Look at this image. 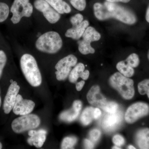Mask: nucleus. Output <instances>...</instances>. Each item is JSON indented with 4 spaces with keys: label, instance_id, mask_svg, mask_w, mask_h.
<instances>
[{
    "label": "nucleus",
    "instance_id": "1",
    "mask_svg": "<svg viewBox=\"0 0 149 149\" xmlns=\"http://www.w3.org/2000/svg\"><path fill=\"white\" fill-rule=\"evenodd\" d=\"M93 8L95 16L100 20L115 18L128 24H135L137 21L136 15L133 12L116 3L107 1L104 4L96 3Z\"/></svg>",
    "mask_w": 149,
    "mask_h": 149
},
{
    "label": "nucleus",
    "instance_id": "2",
    "mask_svg": "<svg viewBox=\"0 0 149 149\" xmlns=\"http://www.w3.org/2000/svg\"><path fill=\"white\" fill-rule=\"evenodd\" d=\"M20 66L24 77L32 86L38 87L42 82V77L37 61L29 54H24L20 59Z\"/></svg>",
    "mask_w": 149,
    "mask_h": 149
},
{
    "label": "nucleus",
    "instance_id": "3",
    "mask_svg": "<svg viewBox=\"0 0 149 149\" xmlns=\"http://www.w3.org/2000/svg\"><path fill=\"white\" fill-rule=\"evenodd\" d=\"M38 50L50 54L56 53L61 49L63 41L58 32L49 31L41 35L35 44Z\"/></svg>",
    "mask_w": 149,
    "mask_h": 149
},
{
    "label": "nucleus",
    "instance_id": "4",
    "mask_svg": "<svg viewBox=\"0 0 149 149\" xmlns=\"http://www.w3.org/2000/svg\"><path fill=\"white\" fill-rule=\"evenodd\" d=\"M109 83L125 100H130L134 97V82L129 77H125L120 72H116L109 79Z\"/></svg>",
    "mask_w": 149,
    "mask_h": 149
},
{
    "label": "nucleus",
    "instance_id": "5",
    "mask_svg": "<svg viewBox=\"0 0 149 149\" xmlns=\"http://www.w3.org/2000/svg\"><path fill=\"white\" fill-rule=\"evenodd\" d=\"M40 122L39 116L35 114H28L14 119L12 123L11 127L14 132L20 133L37 128Z\"/></svg>",
    "mask_w": 149,
    "mask_h": 149
},
{
    "label": "nucleus",
    "instance_id": "6",
    "mask_svg": "<svg viewBox=\"0 0 149 149\" xmlns=\"http://www.w3.org/2000/svg\"><path fill=\"white\" fill-rule=\"evenodd\" d=\"M12 13L11 21L18 23L23 17H30L33 12V7L29 0H14L10 8Z\"/></svg>",
    "mask_w": 149,
    "mask_h": 149
},
{
    "label": "nucleus",
    "instance_id": "7",
    "mask_svg": "<svg viewBox=\"0 0 149 149\" xmlns=\"http://www.w3.org/2000/svg\"><path fill=\"white\" fill-rule=\"evenodd\" d=\"M77 61L76 57L72 54L69 55L59 61L55 65L57 80L59 81L65 80L71 72L72 67L76 65Z\"/></svg>",
    "mask_w": 149,
    "mask_h": 149
},
{
    "label": "nucleus",
    "instance_id": "8",
    "mask_svg": "<svg viewBox=\"0 0 149 149\" xmlns=\"http://www.w3.org/2000/svg\"><path fill=\"white\" fill-rule=\"evenodd\" d=\"M149 113V106L145 103L139 102L131 105L126 111L125 119L128 123H133L137 120L148 115Z\"/></svg>",
    "mask_w": 149,
    "mask_h": 149
},
{
    "label": "nucleus",
    "instance_id": "9",
    "mask_svg": "<svg viewBox=\"0 0 149 149\" xmlns=\"http://www.w3.org/2000/svg\"><path fill=\"white\" fill-rule=\"evenodd\" d=\"M35 8L43 13L49 22L55 24L61 18L60 14L53 8L45 0H35L34 3Z\"/></svg>",
    "mask_w": 149,
    "mask_h": 149
},
{
    "label": "nucleus",
    "instance_id": "10",
    "mask_svg": "<svg viewBox=\"0 0 149 149\" xmlns=\"http://www.w3.org/2000/svg\"><path fill=\"white\" fill-rule=\"evenodd\" d=\"M19 89L20 87L15 81L12 82L10 85L3 105L4 111L6 114H8L13 109Z\"/></svg>",
    "mask_w": 149,
    "mask_h": 149
},
{
    "label": "nucleus",
    "instance_id": "11",
    "mask_svg": "<svg viewBox=\"0 0 149 149\" xmlns=\"http://www.w3.org/2000/svg\"><path fill=\"white\" fill-rule=\"evenodd\" d=\"M35 104L31 100H24L20 95H17L16 102L13 108V112L17 115L29 114L34 109Z\"/></svg>",
    "mask_w": 149,
    "mask_h": 149
},
{
    "label": "nucleus",
    "instance_id": "12",
    "mask_svg": "<svg viewBox=\"0 0 149 149\" xmlns=\"http://www.w3.org/2000/svg\"><path fill=\"white\" fill-rule=\"evenodd\" d=\"M118 110L114 113H109L104 116L102 121V126L104 130L110 132L116 129L122 120V113Z\"/></svg>",
    "mask_w": 149,
    "mask_h": 149
},
{
    "label": "nucleus",
    "instance_id": "13",
    "mask_svg": "<svg viewBox=\"0 0 149 149\" xmlns=\"http://www.w3.org/2000/svg\"><path fill=\"white\" fill-rule=\"evenodd\" d=\"M87 98L91 104L101 108L107 102V99L101 93L98 85H94L91 88L87 94Z\"/></svg>",
    "mask_w": 149,
    "mask_h": 149
},
{
    "label": "nucleus",
    "instance_id": "14",
    "mask_svg": "<svg viewBox=\"0 0 149 149\" xmlns=\"http://www.w3.org/2000/svg\"><path fill=\"white\" fill-rule=\"evenodd\" d=\"M82 107V102L80 100L74 101L72 108L61 113L59 116L60 119L66 122L74 121L78 117Z\"/></svg>",
    "mask_w": 149,
    "mask_h": 149
},
{
    "label": "nucleus",
    "instance_id": "15",
    "mask_svg": "<svg viewBox=\"0 0 149 149\" xmlns=\"http://www.w3.org/2000/svg\"><path fill=\"white\" fill-rule=\"evenodd\" d=\"M47 134V131L44 129L29 130L28 135L30 138L27 139V142L31 146L34 145L37 148H41L46 141Z\"/></svg>",
    "mask_w": 149,
    "mask_h": 149
},
{
    "label": "nucleus",
    "instance_id": "16",
    "mask_svg": "<svg viewBox=\"0 0 149 149\" xmlns=\"http://www.w3.org/2000/svg\"><path fill=\"white\" fill-rule=\"evenodd\" d=\"M89 25V22L88 20H84L78 25L68 29L65 32V36L73 40H79L82 37L85 29Z\"/></svg>",
    "mask_w": 149,
    "mask_h": 149
},
{
    "label": "nucleus",
    "instance_id": "17",
    "mask_svg": "<svg viewBox=\"0 0 149 149\" xmlns=\"http://www.w3.org/2000/svg\"><path fill=\"white\" fill-rule=\"evenodd\" d=\"M135 141L139 148L149 149V128H143L139 130L136 133Z\"/></svg>",
    "mask_w": 149,
    "mask_h": 149
},
{
    "label": "nucleus",
    "instance_id": "18",
    "mask_svg": "<svg viewBox=\"0 0 149 149\" xmlns=\"http://www.w3.org/2000/svg\"><path fill=\"white\" fill-rule=\"evenodd\" d=\"M57 12L60 14L69 13L71 9L69 5L63 0H45Z\"/></svg>",
    "mask_w": 149,
    "mask_h": 149
},
{
    "label": "nucleus",
    "instance_id": "19",
    "mask_svg": "<svg viewBox=\"0 0 149 149\" xmlns=\"http://www.w3.org/2000/svg\"><path fill=\"white\" fill-rule=\"evenodd\" d=\"M83 40L89 43L99 41L101 38V35L94 27H88L85 29L82 36Z\"/></svg>",
    "mask_w": 149,
    "mask_h": 149
},
{
    "label": "nucleus",
    "instance_id": "20",
    "mask_svg": "<svg viewBox=\"0 0 149 149\" xmlns=\"http://www.w3.org/2000/svg\"><path fill=\"white\" fill-rule=\"evenodd\" d=\"M85 66L83 63H78L75 65L69 74V80L71 83H76L80 74L85 70Z\"/></svg>",
    "mask_w": 149,
    "mask_h": 149
},
{
    "label": "nucleus",
    "instance_id": "21",
    "mask_svg": "<svg viewBox=\"0 0 149 149\" xmlns=\"http://www.w3.org/2000/svg\"><path fill=\"white\" fill-rule=\"evenodd\" d=\"M116 68L125 77H132L134 74L133 68L128 65L124 61L118 62L116 65Z\"/></svg>",
    "mask_w": 149,
    "mask_h": 149
},
{
    "label": "nucleus",
    "instance_id": "22",
    "mask_svg": "<svg viewBox=\"0 0 149 149\" xmlns=\"http://www.w3.org/2000/svg\"><path fill=\"white\" fill-rule=\"evenodd\" d=\"M94 110L93 107H88L84 110L80 116V121L83 125H88L92 122Z\"/></svg>",
    "mask_w": 149,
    "mask_h": 149
},
{
    "label": "nucleus",
    "instance_id": "23",
    "mask_svg": "<svg viewBox=\"0 0 149 149\" xmlns=\"http://www.w3.org/2000/svg\"><path fill=\"white\" fill-rule=\"evenodd\" d=\"M78 50L81 54L87 55L89 54H94L95 50L91 45V43L82 40L78 42Z\"/></svg>",
    "mask_w": 149,
    "mask_h": 149
},
{
    "label": "nucleus",
    "instance_id": "24",
    "mask_svg": "<svg viewBox=\"0 0 149 149\" xmlns=\"http://www.w3.org/2000/svg\"><path fill=\"white\" fill-rule=\"evenodd\" d=\"M77 138L73 136L67 137L63 140L61 145V148L63 149H72L77 143Z\"/></svg>",
    "mask_w": 149,
    "mask_h": 149
},
{
    "label": "nucleus",
    "instance_id": "25",
    "mask_svg": "<svg viewBox=\"0 0 149 149\" xmlns=\"http://www.w3.org/2000/svg\"><path fill=\"white\" fill-rule=\"evenodd\" d=\"M10 8L6 3L0 2V23L6 21L8 18Z\"/></svg>",
    "mask_w": 149,
    "mask_h": 149
},
{
    "label": "nucleus",
    "instance_id": "26",
    "mask_svg": "<svg viewBox=\"0 0 149 149\" xmlns=\"http://www.w3.org/2000/svg\"><path fill=\"white\" fill-rule=\"evenodd\" d=\"M125 62L128 65L133 68L139 66L140 59L137 54L133 53L128 56Z\"/></svg>",
    "mask_w": 149,
    "mask_h": 149
},
{
    "label": "nucleus",
    "instance_id": "27",
    "mask_svg": "<svg viewBox=\"0 0 149 149\" xmlns=\"http://www.w3.org/2000/svg\"><path fill=\"white\" fill-rule=\"evenodd\" d=\"M101 109L108 113H114L118 110V106L114 102H107Z\"/></svg>",
    "mask_w": 149,
    "mask_h": 149
},
{
    "label": "nucleus",
    "instance_id": "28",
    "mask_svg": "<svg viewBox=\"0 0 149 149\" xmlns=\"http://www.w3.org/2000/svg\"><path fill=\"white\" fill-rule=\"evenodd\" d=\"M138 90L141 95H145L149 92V79L140 82L138 85Z\"/></svg>",
    "mask_w": 149,
    "mask_h": 149
},
{
    "label": "nucleus",
    "instance_id": "29",
    "mask_svg": "<svg viewBox=\"0 0 149 149\" xmlns=\"http://www.w3.org/2000/svg\"><path fill=\"white\" fill-rule=\"evenodd\" d=\"M70 1L72 6L77 10L83 11L86 7V0H70Z\"/></svg>",
    "mask_w": 149,
    "mask_h": 149
},
{
    "label": "nucleus",
    "instance_id": "30",
    "mask_svg": "<svg viewBox=\"0 0 149 149\" xmlns=\"http://www.w3.org/2000/svg\"><path fill=\"white\" fill-rule=\"evenodd\" d=\"M6 55L3 51L0 50V78L2 74L3 70L6 63Z\"/></svg>",
    "mask_w": 149,
    "mask_h": 149
},
{
    "label": "nucleus",
    "instance_id": "31",
    "mask_svg": "<svg viewBox=\"0 0 149 149\" xmlns=\"http://www.w3.org/2000/svg\"><path fill=\"white\" fill-rule=\"evenodd\" d=\"M83 21V15L80 13L76 14L70 19V21L72 24V27L78 25Z\"/></svg>",
    "mask_w": 149,
    "mask_h": 149
},
{
    "label": "nucleus",
    "instance_id": "32",
    "mask_svg": "<svg viewBox=\"0 0 149 149\" xmlns=\"http://www.w3.org/2000/svg\"><path fill=\"white\" fill-rule=\"evenodd\" d=\"M101 134V133L100 130L97 129H94L91 130L90 132L89 136L92 141L96 142L98 141L99 139H100Z\"/></svg>",
    "mask_w": 149,
    "mask_h": 149
},
{
    "label": "nucleus",
    "instance_id": "33",
    "mask_svg": "<svg viewBox=\"0 0 149 149\" xmlns=\"http://www.w3.org/2000/svg\"><path fill=\"white\" fill-rule=\"evenodd\" d=\"M113 142L116 146L119 147L124 145L125 140L122 136L119 135H116L113 138Z\"/></svg>",
    "mask_w": 149,
    "mask_h": 149
},
{
    "label": "nucleus",
    "instance_id": "34",
    "mask_svg": "<svg viewBox=\"0 0 149 149\" xmlns=\"http://www.w3.org/2000/svg\"><path fill=\"white\" fill-rule=\"evenodd\" d=\"M84 145L86 149H93L94 147V145L93 142L88 139L84 140Z\"/></svg>",
    "mask_w": 149,
    "mask_h": 149
},
{
    "label": "nucleus",
    "instance_id": "35",
    "mask_svg": "<svg viewBox=\"0 0 149 149\" xmlns=\"http://www.w3.org/2000/svg\"><path fill=\"white\" fill-rule=\"evenodd\" d=\"M101 113V111L100 109L98 108L94 109L93 113L94 118H95V119H98L100 116Z\"/></svg>",
    "mask_w": 149,
    "mask_h": 149
},
{
    "label": "nucleus",
    "instance_id": "36",
    "mask_svg": "<svg viewBox=\"0 0 149 149\" xmlns=\"http://www.w3.org/2000/svg\"><path fill=\"white\" fill-rule=\"evenodd\" d=\"M89 75H90V72H89V70H84L83 72H82L80 74V77L82 78L83 80H85L88 79Z\"/></svg>",
    "mask_w": 149,
    "mask_h": 149
},
{
    "label": "nucleus",
    "instance_id": "37",
    "mask_svg": "<svg viewBox=\"0 0 149 149\" xmlns=\"http://www.w3.org/2000/svg\"><path fill=\"white\" fill-rule=\"evenodd\" d=\"M85 84V82L83 80L80 81L76 83V89L77 91H80L83 89V86Z\"/></svg>",
    "mask_w": 149,
    "mask_h": 149
},
{
    "label": "nucleus",
    "instance_id": "38",
    "mask_svg": "<svg viewBox=\"0 0 149 149\" xmlns=\"http://www.w3.org/2000/svg\"><path fill=\"white\" fill-rule=\"evenodd\" d=\"M105 1H107L113 3L122 2L127 3L130 2V0H105Z\"/></svg>",
    "mask_w": 149,
    "mask_h": 149
},
{
    "label": "nucleus",
    "instance_id": "39",
    "mask_svg": "<svg viewBox=\"0 0 149 149\" xmlns=\"http://www.w3.org/2000/svg\"><path fill=\"white\" fill-rule=\"evenodd\" d=\"M146 21L149 23V6L147 10L146 13Z\"/></svg>",
    "mask_w": 149,
    "mask_h": 149
},
{
    "label": "nucleus",
    "instance_id": "40",
    "mask_svg": "<svg viewBox=\"0 0 149 149\" xmlns=\"http://www.w3.org/2000/svg\"><path fill=\"white\" fill-rule=\"evenodd\" d=\"M128 149H136V148H135V147H134V146H131V145H130V146H129L128 147Z\"/></svg>",
    "mask_w": 149,
    "mask_h": 149
},
{
    "label": "nucleus",
    "instance_id": "41",
    "mask_svg": "<svg viewBox=\"0 0 149 149\" xmlns=\"http://www.w3.org/2000/svg\"><path fill=\"white\" fill-rule=\"evenodd\" d=\"M112 149H120V148H119L118 146H114L113 147Z\"/></svg>",
    "mask_w": 149,
    "mask_h": 149
},
{
    "label": "nucleus",
    "instance_id": "42",
    "mask_svg": "<svg viewBox=\"0 0 149 149\" xmlns=\"http://www.w3.org/2000/svg\"><path fill=\"white\" fill-rule=\"evenodd\" d=\"M1 92H0V107H1Z\"/></svg>",
    "mask_w": 149,
    "mask_h": 149
},
{
    "label": "nucleus",
    "instance_id": "43",
    "mask_svg": "<svg viewBox=\"0 0 149 149\" xmlns=\"http://www.w3.org/2000/svg\"><path fill=\"white\" fill-rule=\"evenodd\" d=\"M2 148V144L0 142V149Z\"/></svg>",
    "mask_w": 149,
    "mask_h": 149
},
{
    "label": "nucleus",
    "instance_id": "44",
    "mask_svg": "<svg viewBox=\"0 0 149 149\" xmlns=\"http://www.w3.org/2000/svg\"><path fill=\"white\" fill-rule=\"evenodd\" d=\"M148 59L149 60V50H148Z\"/></svg>",
    "mask_w": 149,
    "mask_h": 149
}]
</instances>
